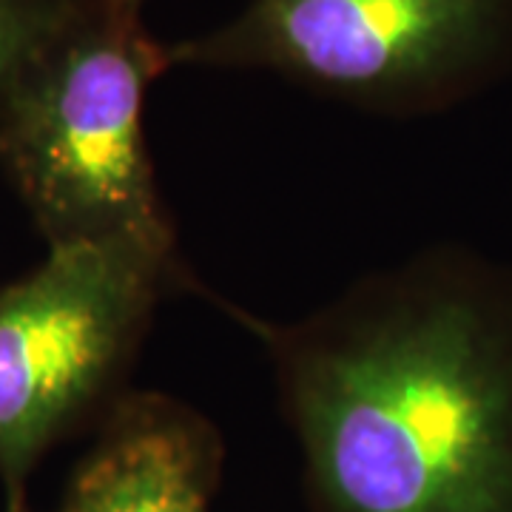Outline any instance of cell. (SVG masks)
Instances as JSON below:
<instances>
[{
  "instance_id": "3",
  "label": "cell",
  "mask_w": 512,
  "mask_h": 512,
  "mask_svg": "<svg viewBox=\"0 0 512 512\" xmlns=\"http://www.w3.org/2000/svg\"><path fill=\"white\" fill-rule=\"evenodd\" d=\"M512 57V0H248L168 63L271 72L382 117L447 109Z\"/></svg>"
},
{
  "instance_id": "4",
  "label": "cell",
  "mask_w": 512,
  "mask_h": 512,
  "mask_svg": "<svg viewBox=\"0 0 512 512\" xmlns=\"http://www.w3.org/2000/svg\"><path fill=\"white\" fill-rule=\"evenodd\" d=\"M183 259L140 242L49 248L0 291V476L20 490L37 456L123 384L165 293H200Z\"/></svg>"
},
{
  "instance_id": "5",
  "label": "cell",
  "mask_w": 512,
  "mask_h": 512,
  "mask_svg": "<svg viewBox=\"0 0 512 512\" xmlns=\"http://www.w3.org/2000/svg\"><path fill=\"white\" fill-rule=\"evenodd\" d=\"M217 461V433L194 407L165 393H126L63 512H208Z\"/></svg>"
},
{
  "instance_id": "2",
  "label": "cell",
  "mask_w": 512,
  "mask_h": 512,
  "mask_svg": "<svg viewBox=\"0 0 512 512\" xmlns=\"http://www.w3.org/2000/svg\"><path fill=\"white\" fill-rule=\"evenodd\" d=\"M146 0H74L0 97V165L49 248L140 242L183 259L146 146V97L171 69Z\"/></svg>"
},
{
  "instance_id": "6",
  "label": "cell",
  "mask_w": 512,
  "mask_h": 512,
  "mask_svg": "<svg viewBox=\"0 0 512 512\" xmlns=\"http://www.w3.org/2000/svg\"><path fill=\"white\" fill-rule=\"evenodd\" d=\"M72 9L74 0H0V97Z\"/></svg>"
},
{
  "instance_id": "1",
  "label": "cell",
  "mask_w": 512,
  "mask_h": 512,
  "mask_svg": "<svg viewBox=\"0 0 512 512\" xmlns=\"http://www.w3.org/2000/svg\"><path fill=\"white\" fill-rule=\"evenodd\" d=\"M202 293L265 350L322 512H512V271L430 248L288 322Z\"/></svg>"
}]
</instances>
